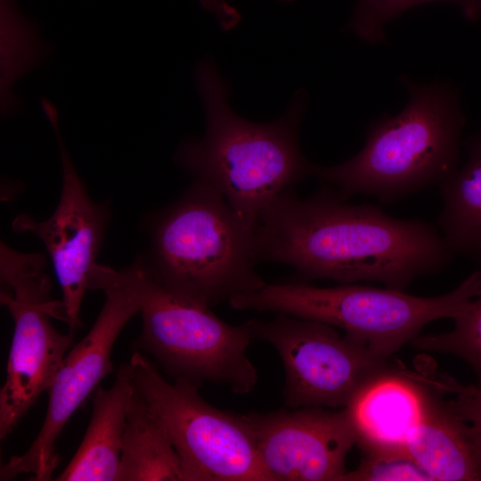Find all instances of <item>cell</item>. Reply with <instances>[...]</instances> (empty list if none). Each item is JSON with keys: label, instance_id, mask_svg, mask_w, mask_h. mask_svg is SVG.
<instances>
[{"label": "cell", "instance_id": "cell-1", "mask_svg": "<svg viewBox=\"0 0 481 481\" xmlns=\"http://www.w3.org/2000/svg\"><path fill=\"white\" fill-rule=\"evenodd\" d=\"M253 234L257 263L288 265L302 281H374L405 290L445 269L454 256L437 226L349 203L328 183L306 199L293 188L280 193L260 213Z\"/></svg>", "mask_w": 481, "mask_h": 481}, {"label": "cell", "instance_id": "cell-2", "mask_svg": "<svg viewBox=\"0 0 481 481\" xmlns=\"http://www.w3.org/2000/svg\"><path fill=\"white\" fill-rule=\"evenodd\" d=\"M194 79L207 128L202 138L183 141L175 161L197 182L220 193L254 230L260 213L282 192L312 175L314 164L298 145V128L308 98L297 93L281 118L261 124L235 114L228 87L208 58L196 66Z\"/></svg>", "mask_w": 481, "mask_h": 481}, {"label": "cell", "instance_id": "cell-3", "mask_svg": "<svg viewBox=\"0 0 481 481\" xmlns=\"http://www.w3.org/2000/svg\"><path fill=\"white\" fill-rule=\"evenodd\" d=\"M403 83L409 94L405 108L371 124L356 155L332 167L314 164L312 175L343 199L366 194L392 204L438 185L458 168L465 116L456 89L405 77Z\"/></svg>", "mask_w": 481, "mask_h": 481}, {"label": "cell", "instance_id": "cell-4", "mask_svg": "<svg viewBox=\"0 0 481 481\" xmlns=\"http://www.w3.org/2000/svg\"><path fill=\"white\" fill-rule=\"evenodd\" d=\"M253 229L213 188L193 182L151 226L148 273L175 294L214 306L267 283L256 270Z\"/></svg>", "mask_w": 481, "mask_h": 481}, {"label": "cell", "instance_id": "cell-5", "mask_svg": "<svg viewBox=\"0 0 481 481\" xmlns=\"http://www.w3.org/2000/svg\"><path fill=\"white\" fill-rule=\"evenodd\" d=\"M115 285L136 302L143 328L135 342L174 378L222 385L232 393L251 392L257 382L247 355L253 339L248 322L231 325L210 306L188 299L156 281L139 257L120 270L97 265L89 289Z\"/></svg>", "mask_w": 481, "mask_h": 481}, {"label": "cell", "instance_id": "cell-6", "mask_svg": "<svg viewBox=\"0 0 481 481\" xmlns=\"http://www.w3.org/2000/svg\"><path fill=\"white\" fill-rule=\"evenodd\" d=\"M481 270L474 271L455 289L435 297L356 283L321 288L306 282L266 284L232 297L236 310L286 314L344 330L345 335L374 355L389 359L438 319H453L477 293Z\"/></svg>", "mask_w": 481, "mask_h": 481}, {"label": "cell", "instance_id": "cell-7", "mask_svg": "<svg viewBox=\"0 0 481 481\" xmlns=\"http://www.w3.org/2000/svg\"><path fill=\"white\" fill-rule=\"evenodd\" d=\"M128 363L135 388L164 426L192 481H272L240 414L208 404L198 383L168 382L140 351Z\"/></svg>", "mask_w": 481, "mask_h": 481}, {"label": "cell", "instance_id": "cell-8", "mask_svg": "<svg viewBox=\"0 0 481 481\" xmlns=\"http://www.w3.org/2000/svg\"><path fill=\"white\" fill-rule=\"evenodd\" d=\"M247 322L253 339L271 344L282 361L283 398L289 408H345L355 392L391 362L321 322L286 314H277L269 322Z\"/></svg>", "mask_w": 481, "mask_h": 481}, {"label": "cell", "instance_id": "cell-9", "mask_svg": "<svg viewBox=\"0 0 481 481\" xmlns=\"http://www.w3.org/2000/svg\"><path fill=\"white\" fill-rule=\"evenodd\" d=\"M100 289L105 294L104 304L88 333L65 355L47 390L48 406L40 431L25 453L11 457L1 466V480L21 474H31L30 480H52L61 461L55 446L58 436L72 414L113 371V346L139 310L135 299L119 287L104 285Z\"/></svg>", "mask_w": 481, "mask_h": 481}, {"label": "cell", "instance_id": "cell-10", "mask_svg": "<svg viewBox=\"0 0 481 481\" xmlns=\"http://www.w3.org/2000/svg\"><path fill=\"white\" fill-rule=\"evenodd\" d=\"M42 111L56 135L62 172L59 202L45 220L18 216L12 227L32 232L44 242L62 291V305L69 332L81 326L79 313L102 247L109 220L106 206L93 201L67 151L60 132L59 113L53 102Z\"/></svg>", "mask_w": 481, "mask_h": 481}, {"label": "cell", "instance_id": "cell-11", "mask_svg": "<svg viewBox=\"0 0 481 481\" xmlns=\"http://www.w3.org/2000/svg\"><path fill=\"white\" fill-rule=\"evenodd\" d=\"M240 417L272 481H340L356 444L345 408L287 407Z\"/></svg>", "mask_w": 481, "mask_h": 481}, {"label": "cell", "instance_id": "cell-12", "mask_svg": "<svg viewBox=\"0 0 481 481\" xmlns=\"http://www.w3.org/2000/svg\"><path fill=\"white\" fill-rule=\"evenodd\" d=\"M0 301L14 322L6 379L0 390L3 440L38 396L49 389L74 335L60 333L51 322V317L66 322L62 302L20 300L4 292H0Z\"/></svg>", "mask_w": 481, "mask_h": 481}, {"label": "cell", "instance_id": "cell-13", "mask_svg": "<svg viewBox=\"0 0 481 481\" xmlns=\"http://www.w3.org/2000/svg\"><path fill=\"white\" fill-rule=\"evenodd\" d=\"M436 387V375L394 362L371 377L345 407L360 452L405 449Z\"/></svg>", "mask_w": 481, "mask_h": 481}, {"label": "cell", "instance_id": "cell-14", "mask_svg": "<svg viewBox=\"0 0 481 481\" xmlns=\"http://www.w3.org/2000/svg\"><path fill=\"white\" fill-rule=\"evenodd\" d=\"M405 449L430 481H481V441L450 406L438 376Z\"/></svg>", "mask_w": 481, "mask_h": 481}, {"label": "cell", "instance_id": "cell-15", "mask_svg": "<svg viewBox=\"0 0 481 481\" xmlns=\"http://www.w3.org/2000/svg\"><path fill=\"white\" fill-rule=\"evenodd\" d=\"M134 391L128 363L119 367L111 387L96 388L86 434L73 458L55 480L117 481Z\"/></svg>", "mask_w": 481, "mask_h": 481}, {"label": "cell", "instance_id": "cell-16", "mask_svg": "<svg viewBox=\"0 0 481 481\" xmlns=\"http://www.w3.org/2000/svg\"><path fill=\"white\" fill-rule=\"evenodd\" d=\"M467 159L439 183L437 228L453 255L481 269V131L464 142Z\"/></svg>", "mask_w": 481, "mask_h": 481}, {"label": "cell", "instance_id": "cell-17", "mask_svg": "<svg viewBox=\"0 0 481 481\" xmlns=\"http://www.w3.org/2000/svg\"><path fill=\"white\" fill-rule=\"evenodd\" d=\"M192 481L167 432L135 388L117 481Z\"/></svg>", "mask_w": 481, "mask_h": 481}, {"label": "cell", "instance_id": "cell-18", "mask_svg": "<svg viewBox=\"0 0 481 481\" xmlns=\"http://www.w3.org/2000/svg\"><path fill=\"white\" fill-rule=\"evenodd\" d=\"M18 0H0V106L3 118L17 113L22 102L12 89L24 76L43 65L53 47L39 25L19 9Z\"/></svg>", "mask_w": 481, "mask_h": 481}, {"label": "cell", "instance_id": "cell-19", "mask_svg": "<svg viewBox=\"0 0 481 481\" xmlns=\"http://www.w3.org/2000/svg\"><path fill=\"white\" fill-rule=\"evenodd\" d=\"M452 320L454 325L451 330L420 334L411 345L420 351L449 354L461 358L473 370L477 386L481 387V283L466 308Z\"/></svg>", "mask_w": 481, "mask_h": 481}, {"label": "cell", "instance_id": "cell-20", "mask_svg": "<svg viewBox=\"0 0 481 481\" xmlns=\"http://www.w3.org/2000/svg\"><path fill=\"white\" fill-rule=\"evenodd\" d=\"M436 1L457 4L470 21L481 18V0H358L350 29L362 40L378 43L385 39L384 27L389 20L417 4Z\"/></svg>", "mask_w": 481, "mask_h": 481}, {"label": "cell", "instance_id": "cell-21", "mask_svg": "<svg viewBox=\"0 0 481 481\" xmlns=\"http://www.w3.org/2000/svg\"><path fill=\"white\" fill-rule=\"evenodd\" d=\"M427 480L428 476L409 455L406 449L361 452L357 468L346 471L340 481Z\"/></svg>", "mask_w": 481, "mask_h": 481}, {"label": "cell", "instance_id": "cell-22", "mask_svg": "<svg viewBox=\"0 0 481 481\" xmlns=\"http://www.w3.org/2000/svg\"><path fill=\"white\" fill-rule=\"evenodd\" d=\"M445 394L452 395L447 399L452 410L468 422L481 441V387L465 386L452 377L439 374Z\"/></svg>", "mask_w": 481, "mask_h": 481}, {"label": "cell", "instance_id": "cell-23", "mask_svg": "<svg viewBox=\"0 0 481 481\" xmlns=\"http://www.w3.org/2000/svg\"><path fill=\"white\" fill-rule=\"evenodd\" d=\"M201 5L213 12L220 24L229 22L235 15L236 10L224 0H200Z\"/></svg>", "mask_w": 481, "mask_h": 481}, {"label": "cell", "instance_id": "cell-24", "mask_svg": "<svg viewBox=\"0 0 481 481\" xmlns=\"http://www.w3.org/2000/svg\"><path fill=\"white\" fill-rule=\"evenodd\" d=\"M285 1H289V0H285Z\"/></svg>", "mask_w": 481, "mask_h": 481}]
</instances>
